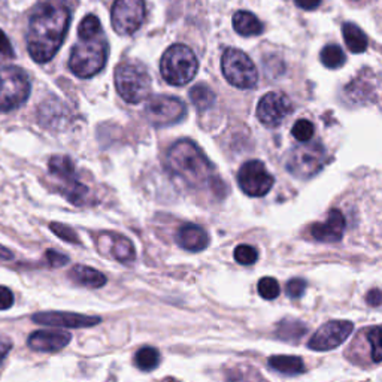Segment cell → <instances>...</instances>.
Returning a JSON list of instances; mask_svg holds the SVG:
<instances>
[{
    "mask_svg": "<svg viewBox=\"0 0 382 382\" xmlns=\"http://www.w3.org/2000/svg\"><path fill=\"white\" fill-rule=\"evenodd\" d=\"M238 183L247 196L263 197L272 190L275 180L261 161L249 160L239 169Z\"/></svg>",
    "mask_w": 382,
    "mask_h": 382,
    "instance_id": "30bf717a",
    "label": "cell"
},
{
    "mask_svg": "<svg viewBox=\"0 0 382 382\" xmlns=\"http://www.w3.org/2000/svg\"><path fill=\"white\" fill-rule=\"evenodd\" d=\"M116 87L127 104H141L151 93V78L147 69L135 61H125L116 70Z\"/></svg>",
    "mask_w": 382,
    "mask_h": 382,
    "instance_id": "5b68a950",
    "label": "cell"
},
{
    "mask_svg": "<svg viewBox=\"0 0 382 382\" xmlns=\"http://www.w3.org/2000/svg\"><path fill=\"white\" fill-rule=\"evenodd\" d=\"M326 161L327 152L321 144L303 142L290 152L287 171L299 180H309L324 168Z\"/></svg>",
    "mask_w": 382,
    "mask_h": 382,
    "instance_id": "ba28073f",
    "label": "cell"
},
{
    "mask_svg": "<svg viewBox=\"0 0 382 382\" xmlns=\"http://www.w3.org/2000/svg\"><path fill=\"white\" fill-rule=\"evenodd\" d=\"M197 69L199 61L193 49L183 44H175L168 48L160 61L163 80L175 87H183L193 81Z\"/></svg>",
    "mask_w": 382,
    "mask_h": 382,
    "instance_id": "277c9868",
    "label": "cell"
},
{
    "mask_svg": "<svg viewBox=\"0 0 382 382\" xmlns=\"http://www.w3.org/2000/svg\"><path fill=\"white\" fill-rule=\"evenodd\" d=\"M304 333H307V327H304L300 321L296 320H284L278 326V338L288 342L299 340Z\"/></svg>",
    "mask_w": 382,
    "mask_h": 382,
    "instance_id": "d4e9b609",
    "label": "cell"
},
{
    "mask_svg": "<svg viewBox=\"0 0 382 382\" xmlns=\"http://www.w3.org/2000/svg\"><path fill=\"white\" fill-rule=\"evenodd\" d=\"M70 278L76 284H81L90 288H101L108 283V279L104 273L93 269V267L81 266V264L72 267Z\"/></svg>",
    "mask_w": 382,
    "mask_h": 382,
    "instance_id": "d6986e66",
    "label": "cell"
},
{
    "mask_svg": "<svg viewBox=\"0 0 382 382\" xmlns=\"http://www.w3.org/2000/svg\"><path fill=\"white\" fill-rule=\"evenodd\" d=\"M29 75L18 66L0 69V112H11L21 108L30 96Z\"/></svg>",
    "mask_w": 382,
    "mask_h": 382,
    "instance_id": "8992f818",
    "label": "cell"
},
{
    "mask_svg": "<svg viewBox=\"0 0 382 382\" xmlns=\"http://www.w3.org/2000/svg\"><path fill=\"white\" fill-rule=\"evenodd\" d=\"M45 259L51 267H61L69 263V257L65 256V254L57 252L56 249H47Z\"/></svg>",
    "mask_w": 382,
    "mask_h": 382,
    "instance_id": "e575fe53",
    "label": "cell"
},
{
    "mask_svg": "<svg viewBox=\"0 0 382 382\" xmlns=\"http://www.w3.org/2000/svg\"><path fill=\"white\" fill-rule=\"evenodd\" d=\"M32 320L37 324L66 327V328H82L97 326L101 320L99 316L72 314V312H41L32 315Z\"/></svg>",
    "mask_w": 382,
    "mask_h": 382,
    "instance_id": "5bb4252c",
    "label": "cell"
},
{
    "mask_svg": "<svg viewBox=\"0 0 382 382\" xmlns=\"http://www.w3.org/2000/svg\"><path fill=\"white\" fill-rule=\"evenodd\" d=\"M111 238H112L111 248H109L111 256L121 263L133 261L136 257V252H135V247L132 242L127 238L118 236V235H111Z\"/></svg>",
    "mask_w": 382,
    "mask_h": 382,
    "instance_id": "603a6c76",
    "label": "cell"
},
{
    "mask_svg": "<svg viewBox=\"0 0 382 382\" xmlns=\"http://www.w3.org/2000/svg\"><path fill=\"white\" fill-rule=\"evenodd\" d=\"M347 221L343 214L338 209L328 212L324 223H316L311 228V235L318 242H339L345 233Z\"/></svg>",
    "mask_w": 382,
    "mask_h": 382,
    "instance_id": "9a60e30c",
    "label": "cell"
},
{
    "mask_svg": "<svg viewBox=\"0 0 382 382\" xmlns=\"http://www.w3.org/2000/svg\"><path fill=\"white\" fill-rule=\"evenodd\" d=\"M320 58L323 65L328 69H339L345 65V61H347L345 53H343L342 48L338 45L324 47L320 54Z\"/></svg>",
    "mask_w": 382,
    "mask_h": 382,
    "instance_id": "484cf974",
    "label": "cell"
},
{
    "mask_svg": "<svg viewBox=\"0 0 382 382\" xmlns=\"http://www.w3.org/2000/svg\"><path fill=\"white\" fill-rule=\"evenodd\" d=\"M367 342H369V345H371L372 362L381 363L382 362V326H376L369 330Z\"/></svg>",
    "mask_w": 382,
    "mask_h": 382,
    "instance_id": "f1b7e54d",
    "label": "cell"
},
{
    "mask_svg": "<svg viewBox=\"0 0 382 382\" xmlns=\"http://www.w3.org/2000/svg\"><path fill=\"white\" fill-rule=\"evenodd\" d=\"M295 4L303 11H315L320 8L321 0H295Z\"/></svg>",
    "mask_w": 382,
    "mask_h": 382,
    "instance_id": "f35d334b",
    "label": "cell"
},
{
    "mask_svg": "<svg viewBox=\"0 0 382 382\" xmlns=\"http://www.w3.org/2000/svg\"><path fill=\"white\" fill-rule=\"evenodd\" d=\"M279 284L275 278H263L259 283V295L264 300H273L279 296Z\"/></svg>",
    "mask_w": 382,
    "mask_h": 382,
    "instance_id": "1f68e13d",
    "label": "cell"
},
{
    "mask_svg": "<svg viewBox=\"0 0 382 382\" xmlns=\"http://www.w3.org/2000/svg\"><path fill=\"white\" fill-rule=\"evenodd\" d=\"M48 171L54 178L61 183L66 184L73 180H78L76 178V171H75V164L68 156H54L49 159L48 163Z\"/></svg>",
    "mask_w": 382,
    "mask_h": 382,
    "instance_id": "44dd1931",
    "label": "cell"
},
{
    "mask_svg": "<svg viewBox=\"0 0 382 382\" xmlns=\"http://www.w3.org/2000/svg\"><path fill=\"white\" fill-rule=\"evenodd\" d=\"M51 232L54 235H57L60 239L69 242V244H81L80 236L76 233L72 227L66 226V224H60V223H51L49 224Z\"/></svg>",
    "mask_w": 382,
    "mask_h": 382,
    "instance_id": "d6a6232c",
    "label": "cell"
},
{
    "mask_svg": "<svg viewBox=\"0 0 382 382\" xmlns=\"http://www.w3.org/2000/svg\"><path fill=\"white\" fill-rule=\"evenodd\" d=\"M145 20L144 0H116L111 11L112 27L121 36L136 33Z\"/></svg>",
    "mask_w": 382,
    "mask_h": 382,
    "instance_id": "9c48e42d",
    "label": "cell"
},
{
    "mask_svg": "<svg viewBox=\"0 0 382 382\" xmlns=\"http://www.w3.org/2000/svg\"><path fill=\"white\" fill-rule=\"evenodd\" d=\"M259 251L251 245H239L235 249V260L242 266H251L257 261Z\"/></svg>",
    "mask_w": 382,
    "mask_h": 382,
    "instance_id": "4dcf8cb0",
    "label": "cell"
},
{
    "mask_svg": "<svg viewBox=\"0 0 382 382\" xmlns=\"http://www.w3.org/2000/svg\"><path fill=\"white\" fill-rule=\"evenodd\" d=\"M70 11L61 4H45L36 9L29 21L27 49L36 63H48L60 49L68 35Z\"/></svg>",
    "mask_w": 382,
    "mask_h": 382,
    "instance_id": "6da1fadb",
    "label": "cell"
},
{
    "mask_svg": "<svg viewBox=\"0 0 382 382\" xmlns=\"http://www.w3.org/2000/svg\"><path fill=\"white\" fill-rule=\"evenodd\" d=\"M233 27L235 30L245 37L259 36L263 33V23L248 11H238L233 16Z\"/></svg>",
    "mask_w": 382,
    "mask_h": 382,
    "instance_id": "ac0fdd59",
    "label": "cell"
},
{
    "mask_svg": "<svg viewBox=\"0 0 382 382\" xmlns=\"http://www.w3.org/2000/svg\"><path fill=\"white\" fill-rule=\"evenodd\" d=\"M169 171L187 185L200 188L212 181L214 169L202 149L187 139L178 141L168 151Z\"/></svg>",
    "mask_w": 382,
    "mask_h": 382,
    "instance_id": "7a4b0ae2",
    "label": "cell"
},
{
    "mask_svg": "<svg viewBox=\"0 0 382 382\" xmlns=\"http://www.w3.org/2000/svg\"><path fill=\"white\" fill-rule=\"evenodd\" d=\"M221 70L224 78L240 90H251L259 82V72L254 61L244 51L227 48L221 57Z\"/></svg>",
    "mask_w": 382,
    "mask_h": 382,
    "instance_id": "52a82bcc",
    "label": "cell"
},
{
    "mask_svg": "<svg viewBox=\"0 0 382 382\" xmlns=\"http://www.w3.org/2000/svg\"><path fill=\"white\" fill-rule=\"evenodd\" d=\"M291 133H292V136H295L296 141H299V142H309L311 139L314 137L315 127L308 120H299L295 125H292Z\"/></svg>",
    "mask_w": 382,
    "mask_h": 382,
    "instance_id": "f546056e",
    "label": "cell"
},
{
    "mask_svg": "<svg viewBox=\"0 0 382 382\" xmlns=\"http://www.w3.org/2000/svg\"><path fill=\"white\" fill-rule=\"evenodd\" d=\"M176 242L181 248L191 252H197L203 251L209 245V236L205 232V228H202L197 224L188 223L178 230Z\"/></svg>",
    "mask_w": 382,
    "mask_h": 382,
    "instance_id": "e0dca14e",
    "label": "cell"
},
{
    "mask_svg": "<svg viewBox=\"0 0 382 382\" xmlns=\"http://www.w3.org/2000/svg\"><path fill=\"white\" fill-rule=\"evenodd\" d=\"M366 302L371 304V307H381L382 304V291L378 288H374L367 292Z\"/></svg>",
    "mask_w": 382,
    "mask_h": 382,
    "instance_id": "74e56055",
    "label": "cell"
},
{
    "mask_svg": "<svg viewBox=\"0 0 382 382\" xmlns=\"http://www.w3.org/2000/svg\"><path fill=\"white\" fill-rule=\"evenodd\" d=\"M108 60V42L104 33L93 39H81L72 48L69 68L78 78H92L105 68Z\"/></svg>",
    "mask_w": 382,
    "mask_h": 382,
    "instance_id": "3957f363",
    "label": "cell"
},
{
    "mask_svg": "<svg viewBox=\"0 0 382 382\" xmlns=\"http://www.w3.org/2000/svg\"><path fill=\"white\" fill-rule=\"evenodd\" d=\"M304 290H307V283H304L303 279H300V278L290 279L288 284H287V288H285L288 297H291V299H300L303 296Z\"/></svg>",
    "mask_w": 382,
    "mask_h": 382,
    "instance_id": "836d02e7",
    "label": "cell"
},
{
    "mask_svg": "<svg viewBox=\"0 0 382 382\" xmlns=\"http://www.w3.org/2000/svg\"><path fill=\"white\" fill-rule=\"evenodd\" d=\"M190 100L199 111H208L215 104V93L205 84H197L190 90Z\"/></svg>",
    "mask_w": 382,
    "mask_h": 382,
    "instance_id": "cb8c5ba5",
    "label": "cell"
},
{
    "mask_svg": "<svg viewBox=\"0 0 382 382\" xmlns=\"http://www.w3.org/2000/svg\"><path fill=\"white\" fill-rule=\"evenodd\" d=\"M291 101L285 94L271 92L260 99L257 105V118L263 125L273 129L283 124L291 113Z\"/></svg>",
    "mask_w": 382,
    "mask_h": 382,
    "instance_id": "4fadbf2b",
    "label": "cell"
},
{
    "mask_svg": "<svg viewBox=\"0 0 382 382\" xmlns=\"http://www.w3.org/2000/svg\"><path fill=\"white\" fill-rule=\"evenodd\" d=\"M70 333L56 332V330H37L29 336V347L39 352H56L69 345Z\"/></svg>",
    "mask_w": 382,
    "mask_h": 382,
    "instance_id": "2e32d148",
    "label": "cell"
},
{
    "mask_svg": "<svg viewBox=\"0 0 382 382\" xmlns=\"http://www.w3.org/2000/svg\"><path fill=\"white\" fill-rule=\"evenodd\" d=\"M267 364H269V367L273 369L275 372L287 376L302 375L307 371L302 359L296 357V355H273V357H271L269 362H267Z\"/></svg>",
    "mask_w": 382,
    "mask_h": 382,
    "instance_id": "ffe728a7",
    "label": "cell"
},
{
    "mask_svg": "<svg viewBox=\"0 0 382 382\" xmlns=\"http://www.w3.org/2000/svg\"><path fill=\"white\" fill-rule=\"evenodd\" d=\"M12 257H14V254H12L6 247L0 245V259H2V260H12Z\"/></svg>",
    "mask_w": 382,
    "mask_h": 382,
    "instance_id": "60d3db41",
    "label": "cell"
},
{
    "mask_svg": "<svg viewBox=\"0 0 382 382\" xmlns=\"http://www.w3.org/2000/svg\"><path fill=\"white\" fill-rule=\"evenodd\" d=\"M354 330L351 321H330L316 330L308 342V347L314 351H328L340 347Z\"/></svg>",
    "mask_w": 382,
    "mask_h": 382,
    "instance_id": "7c38bea8",
    "label": "cell"
},
{
    "mask_svg": "<svg viewBox=\"0 0 382 382\" xmlns=\"http://www.w3.org/2000/svg\"><path fill=\"white\" fill-rule=\"evenodd\" d=\"M135 363L141 371L149 372L156 369L160 363V352L152 347H144L139 350L135 355Z\"/></svg>",
    "mask_w": 382,
    "mask_h": 382,
    "instance_id": "4316f807",
    "label": "cell"
},
{
    "mask_svg": "<svg viewBox=\"0 0 382 382\" xmlns=\"http://www.w3.org/2000/svg\"><path fill=\"white\" fill-rule=\"evenodd\" d=\"M185 116V105L171 96H154L145 106L147 120L156 127H166L181 121Z\"/></svg>",
    "mask_w": 382,
    "mask_h": 382,
    "instance_id": "8fae6325",
    "label": "cell"
},
{
    "mask_svg": "<svg viewBox=\"0 0 382 382\" xmlns=\"http://www.w3.org/2000/svg\"><path fill=\"white\" fill-rule=\"evenodd\" d=\"M14 304V295L8 287L0 285V311L9 309Z\"/></svg>",
    "mask_w": 382,
    "mask_h": 382,
    "instance_id": "8d00e7d4",
    "label": "cell"
},
{
    "mask_svg": "<svg viewBox=\"0 0 382 382\" xmlns=\"http://www.w3.org/2000/svg\"><path fill=\"white\" fill-rule=\"evenodd\" d=\"M342 33H343V39H345V44H347V47H348V49L351 51V53L362 54L367 49V47H369L367 36L359 27V25H355L352 23L343 24Z\"/></svg>",
    "mask_w": 382,
    "mask_h": 382,
    "instance_id": "7402d4cb",
    "label": "cell"
},
{
    "mask_svg": "<svg viewBox=\"0 0 382 382\" xmlns=\"http://www.w3.org/2000/svg\"><path fill=\"white\" fill-rule=\"evenodd\" d=\"M101 35V24L96 16H87L78 27L80 39H93V37Z\"/></svg>",
    "mask_w": 382,
    "mask_h": 382,
    "instance_id": "83f0119b",
    "label": "cell"
},
{
    "mask_svg": "<svg viewBox=\"0 0 382 382\" xmlns=\"http://www.w3.org/2000/svg\"><path fill=\"white\" fill-rule=\"evenodd\" d=\"M12 57H14V49H12L8 36L4 30H0V60H8Z\"/></svg>",
    "mask_w": 382,
    "mask_h": 382,
    "instance_id": "d590c367",
    "label": "cell"
},
{
    "mask_svg": "<svg viewBox=\"0 0 382 382\" xmlns=\"http://www.w3.org/2000/svg\"><path fill=\"white\" fill-rule=\"evenodd\" d=\"M12 350V342L8 338L0 336V364L5 360L6 355L9 354V351Z\"/></svg>",
    "mask_w": 382,
    "mask_h": 382,
    "instance_id": "ab89813d",
    "label": "cell"
}]
</instances>
